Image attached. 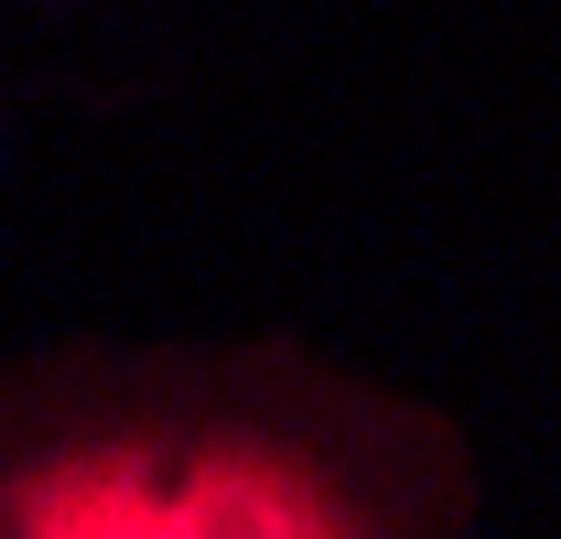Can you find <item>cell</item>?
Instances as JSON below:
<instances>
[{
    "mask_svg": "<svg viewBox=\"0 0 561 539\" xmlns=\"http://www.w3.org/2000/svg\"><path fill=\"white\" fill-rule=\"evenodd\" d=\"M291 378H76V410L22 421L0 454L11 539H335L421 529L443 474V421L346 432L367 400Z\"/></svg>",
    "mask_w": 561,
    "mask_h": 539,
    "instance_id": "obj_1",
    "label": "cell"
}]
</instances>
